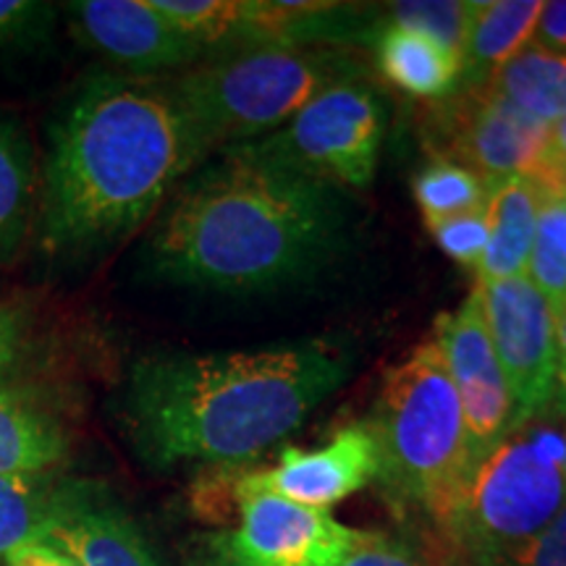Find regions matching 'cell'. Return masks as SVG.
<instances>
[{
	"label": "cell",
	"mask_w": 566,
	"mask_h": 566,
	"mask_svg": "<svg viewBox=\"0 0 566 566\" xmlns=\"http://www.w3.org/2000/svg\"><path fill=\"white\" fill-rule=\"evenodd\" d=\"M210 153L171 80L92 76L51 129L40 242L51 252L118 242Z\"/></svg>",
	"instance_id": "obj_2"
},
{
	"label": "cell",
	"mask_w": 566,
	"mask_h": 566,
	"mask_svg": "<svg viewBox=\"0 0 566 566\" xmlns=\"http://www.w3.org/2000/svg\"><path fill=\"white\" fill-rule=\"evenodd\" d=\"M566 433L533 420L480 462L436 535L464 566H485L535 537L566 506Z\"/></svg>",
	"instance_id": "obj_6"
},
{
	"label": "cell",
	"mask_w": 566,
	"mask_h": 566,
	"mask_svg": "<svg viewBox=\"0 0 566 566\" xmlns=\"http://www.w3.org/2000/svg\"><path fill=\"white\" fill-rule=\"evenodd\" d=\"M344 226L336 187L294 168L265 139L242 142L179 189L150 239V265L181 286L271 292L328 263Z\"/></svg>",
	"instance_id": "obj_1"
},
{
	"label": "cell",
	"mask_w": 566,
	"mask_h": 566,
	"mask_svg": "<svg viewBox=\"0 0 566 566\" xmlns=\"http://www.w3.org/2000/svg\"><path fill=\"white\" fill-rule=\"evenodd\" d=\"M69 17L84 45L142 76L189 66L205 53L150 0H80Z\"/></svg>",
	"instance_id": "obj_13"
},
{
	"label": "cell",
	"mask_w": 566,
	"mask_h": 566,
	"mask_svg": "<svg viewBox=\"0 0 566 566\" xmlns=\"http://www.w3.org/2000/svg\"><path fill=\"white\" fill-rule=\"evenodd\" d=\"M551 145H554L556 158L562 160V166L566 168V116L562 122L551 124Z\"/></svg>",
	"instance_id": "obj_34"
},
{
	"label": "cell",
	"mask_w": 566,
	"mask_h": 566,
	"mask_svg": "<svg viewBox=\"0 0 566 566\" xmlns=\"http://www.w3.org/2000/svg\"><path fill=\"white\" fill-rule=\"evenodd\" d=\"M485 84L537 122H562L566 116V51L530 42L512 61L495 69Z\"/></svg>",
	"instance_id": "obj_19"
},
{
	"label": "cell",
	"mask_w": 566,
	"mask_h": 566,
	"mask_svg": "<svg viewBox=\"0 0 566 566\" xmlns=\"http://www.w3.org/2000/svg\"><path fill=\"white\" fill-rule=\"evenodd\" d=\"M412 192L424 223H428V229H433L436 223L446 221V218L483 210L491 187L472 168L436 155L428 166L417 171Z\"/></svg>",
	"instance_id": "obj_21"
},
{
	"label": "cell",
	"mask_w": 566,
	"mask_h": 566,
	"mask_svg": "<svg viewBox=\"0 0 566 566\" xmlns=\"http://www.w3.org/2000/svg\"><path fill=\"white\" fill-rule=\"evenodd\" d=\"M69 451L59 415L27 388H0V478H42Z\"/></svg>",
	"instance_id": "obj_15"
},
{
	"label": "cell",
	"mask_w": 566,
	"mask_h": 566,
	"mask_svg": "<svg viewBox=\"0 0 566 566\" xmlns=\"http://www.w3.org/2000/svg\"><path fill=\"white\" fill-rule=\"evenodd\" d=\"M430 231H433L438 247H441L454 263L464 268H478L488 244L485 208L446 218V221L436 223Z\"/></svg>",
	"instance_id": "obj_25"
},
{
	"label": "cell",
	"mask_w": 566,
	"mask_h": 566,
	"mask_svg": "<svg viewBox=\"0 0 566 566\" xmlns=\"http://www.w3.org/2000/svg\"><path fill=\"white\" fill-rule=\"evenodd\" d=\"M386 134V108L365 80L344 82L317 95L268 147L317 181L365 189L373 181Z\"/></svg>",
	"instance_id": "obj_8"
},
{
	"label": "cell",
	"mask_w": 566,
	"mask_h": 566,
	"mask_svg": "<svg viewBox=\"0 0 566 566\" xmlns=\"http://www.w3.org/2000/svg\"><path fill=\"white\" fill-rule=\"evenodd\" d=\"M472 11L475 3H446V0H399V3L386 6L384 17L388 24L405 27L428 34L449 48L462 59L467 32L472 24Z\"/></svg>",
	"instance_id": "obj_24"
},
{
	"label": "cell",
	"mask_w": 566,
	"mask_h": 566,
	"mask_svg": "<svg viewBox=\"0 0 566 566\" xmlns=\"http://www.w3.org/2000/svg\"><path fill=\"white\" fill-rule=\"evenodd\" d=\"M51 495L42 478H0V556L45 537Z\"/></svg>",
	"instance_id": "obj_22"
},
{
	"label": "cell",
	"mask_w": 566,
	"mask_h": 566,
	"mask_svg": "<svg viewBox=\"0 0 566 566\" xmlns=\"http://www.w3.org/2000/svg\"><path fill=\"white\" fill-rule=\"evenodd\" d=\"M380 74L422 101H446L462 84V59L428 34L384 24L373 40Z\"/></svg>",
	"instance_id": "obj_17"
},
{
	"label": "cell",
	"mask_w": 566,
	"mask_h": 566,
	"mask_svg": "<svg viewBox=\"0 0 566 566\" xmlns=\"http://www.w3.org/2000/svg\"><path fill=\"white\" fill-rule=\"evenodd\" d=\"M53 6L38 0H0V51L40 40L51 30Z\"/></svg>",
	"instance_id": "obj_26"
},
{
	"label": "cell",
	"mask_w": 566,
	"mask_h": 566,
	"mask_svg": "<svg viewBox=\"0 0 566 566\" xmlns=\"http://www.w3.org/2000/svg\"><path fill=\"white\" fill-rule=\"evenodd\" d=\"M556 315V357H558V370H556V405L566 412V307L558 310Z\"/></svg>",
	"instance_id": "obj_33"
},
{
	"label": "cell",
	"mask_w": 566,
	"mask_h": 566,
	"mask_svg": "<svg viewBox=\"0 0 566 566\" xmlns=\"http://www.w3.org/2000/svg\"><path fill=\"white\" fill-rule=\"evenodd\" d=\"M357 80L363 61L336 45H258L218 53L171 82L216 150L263 139L325 90Z\"/></svg>",
	"instance_id": "obj_5"
},
{
	"label": "cell",
	"mask_w": 566,
	"mask_h": 566,
	"mask_svg": "<svg viewBox=\"0 0 566 566\" xmlns=\"http://www.w3.org/2000/svg\"><path fill=\"white\" fill-rule=\"evenodd\" d=\"M527 279L554 313L566 307V258L541 239H535L533 254H530Z\"/></svg>",
	"instance_id": "obj_28"
},
{
	"label": "cell",
	"mask_w": 566,
	"mask_h": 566,
	"mask_svg": "<svg viewBox=\"0 0 566 566\" xmlns=\"http://www.w3.org/2000/svg\"><path fill=\"white\" fill-rule=\"evenodd\" d=\"M537 212L541 195L527 179L491 184L485 202L488 244L478 263L480 286L527 275L537 239Z\"/></svg>",
	"instance_id": "obj_16"
},
{
	"label": "cell",
	"mask_w": 566,
	"mask_h": 566,
	"mask_svg": "<svg viewBox=\"0 0 566 566\" xmlns=\"http://www.w3.org/2000/svg\"><path fill=\"white\" fill-rule=\"evenodd\" d=\"M537 239L554 247L558 254L566 258V197L556 200H541L537 212Z\"/></svg>",
	"instance_id": "obj_31"
},
{
	"label": "cell",
	"mask_w": 566,
	"mask_h": 566,
	"mask_svg": "<svg viewBox=\"0 0 566 566\" xmlns=\"http://www.w3.org/2000/svg\"><path fill=\"white\" fill-rule=\"evenodd\" d=\"M349 370V354L328 342L158 354L134 365L124 409L155 464H244L300 428Z\"/></svg>",
	"instance_id": "obj_3"
},
{
	"label": "cell",
	"mask_w": 566,
	"mask_h": 566,
	"mask_svg": "<svg viewBox=\"0 0 566 566\" xmlns=\"http://www.w3.org/2000/svg\"><path fill=\"white\" fill-rule=\"evenodd\" d=\"M24 352V325L17 310L0 307V388L17 373Z\"/></svg>",
	"instance_id": "obj_29"
},
{
	"label": "cell",
	"mask_w": 566,
	"mask_h": 566,
	"mask_svg": "<svg viewBox=\"0 0 566 566\" xmlns=\"http://www.w3.org/2000/svg\"><path fill=\"white\" fill-rule=\"evenodd\" d=\"M38 205L32 142L17 118L0 116V254L17 250Z\"/></svg>",
	"instance_id": "obj_20"
},
{
	"label": "cell",
	"mask_w": 566,
	"mask_h": 566,
	"mask_svg": "<svg viewBox=\"0 0 566 566\" xmlns=\"http://www.w3.org/2000/svg\"><path fill=\"white\" fill-rule=\"evenodd\" d=\"M566 415V412H564ZM564 433H566V430H564ZM564 478H566V457H564Z\"/></svg>",
	"instance_id": "obj_35"
},
{
	"label": "cell",
	"mask_w": 566,
	"mask_h": 566,
	"mask_svg": "<svg viewBox=\"0 0 566 566\" xmlns=\"http://www.w3.org/2000/svg\"><path fill=\"white\" fill-rule=\"evenodd\" d=\"M0 566H82L71 558L66 551L53 546L51 541L40 537V541H30L24 546L11 548L9 554L0 556Z\"/></svg>",
	"instance_id": "obj_30"
},
{
	"label": "cell",
	"mask_w": 566,
	"mask_h": 566,
	"mask_svg": "<svg viewBox=\"0 0 566 566\" xmlns=\"http://www.w3.org/2000/svg\"><path fill=\"white\" fill-rule=\"evenodd\" d=\"M338 566H464L438 535L363 533Z\"/></svg>",
	"instance_id": "obj_23"
},
{
	"label": "cell",
	"mask_w": 566,
	"mask_h": 566,
	"mask_svg": "<svg viewBox=\"0 0 566 566\" xmlns=\"http://www.w3.org/2000/svg\"><path fill=\"white\" fill-rule=\"evenodd\" d=\"M237 527L210 537L216 566H338L363 537L328 509L271 493L237 495Z\"/></svg>",
	"instance_id": "obj_9"
},
{
	"label": "cell",
	"mask_w": 566,
	"mask_h": 566,
	"mask_svg": "<svg viewBox=\"0 0 566 566\" xmlns=\"http://www.w3.org/2000/svg\"><path fill=\"white\" fill-rule=\"evenodd\" d=\"M495 359L516 405V424L556 401V315L527 275L475 289Z\"/></svg>",
	"instance_id": "obj_10"
},
{
	"label": "cell",
	"mask_w": 566,
	"mask_h": 566,
	"mask_svg": "<svg viewBox=\"0 0 566 566\" xmlns=\"http://www.w3.org/2000/svg\"><path fill=\"white\" fill-rule=\"evenodd\" d=\"M378 480V443L365 424L338 430L315 451L283 449L273 470H242L233 480V501L242 493H271L294 504L328 509Z\"/></svg>",
	"instance_id": "obj_12"
},
{
	"label": "cell",
	"mask_w": 566,
	"mask_h": 566,
	"mask_svg": "<svg viewBox=\"0 0 566 566\" xmlns=\"http://www.w3.org/2000/svg\"><path fill=\"white\" fill-rule=\"evenodd\" d=\"M433 342L441 349L451 384L462 405L472 470L516 428V405L504 370L495 359L480 300L472 292L457 313L436 323Z\"/></svg>",
	"instance_id": "obj_11"
},
{
	"label": "cell",
	"mask_w": 566,
	"mask_h": 566,
	"mask_svg": "<svg viewBox=\"0 0 566 566\" xmlns=\"http://www.w3.org/2000/svg\"><path fill=\"white\" fill-rule=\"evenodd\" d=\"M485 566H566V506L535 537Z\"/></svg>",
	"instance_id": "obj_27"
},
{
	"label": "cell",
	"mask_w": 566,
	"mask_h": 566,
	"mask_svg": "<svg viewBox=\"0 0 566 566\" xmlns=\"http://www.w3.org/2000/svg\"><path fill=\"white\" fill-rule=\"evenodd\" d=\"M367 428L386 499L422 512L436 530L472 475L462 405L436 342L386 373Z\"/></svg>",
	"instance_id": "obj_4"
},
{
	"label": "cell",
	"mask_w": 566,
	"mask_h": 566,
	"mask_svg": "<svg viewBox=\"0 0 566 566\" xmlns=\"http://www.w3.org/2000/svg\"><path fill=\"white\" fill-rule=\"evenodd\" d=\"M541 0H491L475 3L462 53V87L483 84L535 38Z\"/></svg>",
	"instance_id": "obj_18"
},
{
	"label": "cell",
	"mask_w": 566,
	"mask_h": 566,
	"mask_svg": "<svg viewBox=\"0 0 566 566\" xmlns=\"http://www.w3.org/2000/svg\"><path fill=\"white\" fill-rule=\"evenodd\" d=\"M533 42L551 51H566V0L543 3Z\"/></svg>",
	"instance_id": "obj_32"
},
{
	"label": "cell",
	"mask_w": 566,
	"mask_h": 566,
	"mask_svg": "<svg viewBox=\"0 0 566 566\" xmlns=\"http://www.w3.org/2000/svg\"><path fill=\"white\" fill-rule=\"evenodd\" d=\"M45 541L82 566H160L137 522L92 483L53 485Z\"/></svg>",
	"instance_id": "obj_14"
},
{
	"label": "cell",
	"mask_w": 566,
	"mask_h": 566,
	"mask_svg": "<svg viewBox=\"0 0 566 566\" xmlns=\"http://www.w3.org/2000/svg\"><path fill=\"white\" fill-rule=\"evenodd\" d=\"M438 158L472 168L491 184L527 179L541 200L566 197V168L551 145V124L522 113L488 87H462L433 113Z\"/></svg>",
	"instance_id": "obj_7"
}]
</instances>
